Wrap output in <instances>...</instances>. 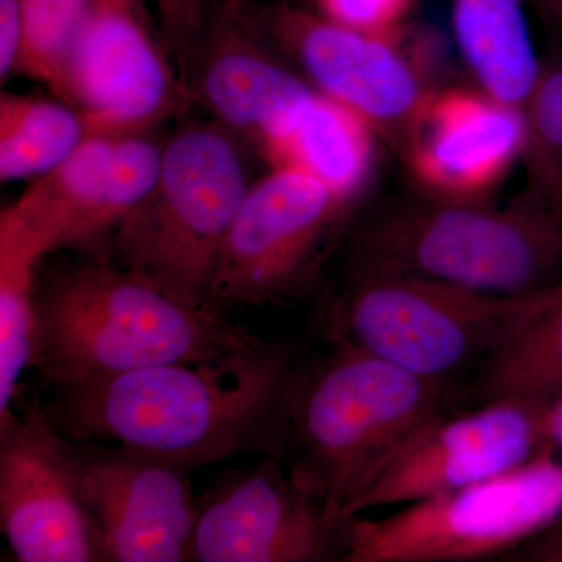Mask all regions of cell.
Returning <instances> with one entry per match:
<instances>
[{"instance_id": "cell-21", "label": "cell", "mask_w": 562, "mask_h": 562, "mask_svg": "<svg viewBox=\"0 0 562 562\" xmlns=\"http://www.w3.org/2000/svg\"><path fill=\"white\" fill-rule=\"evenodd\" d=\"M80 111L41 95L0 98V179L35 180L57 168L87 139Z\"/></svg>"}, {"instance_id": "cell-3", "label": "cell", "mask_w": 562, "mask_h": 562, "mask_svg": "<svg viewBox=\"0 0 562 562\" xmlns=\"http://www.w3.org/2000/svg\"><path fill=\"white\" fill-rule=\"evenodd\" d=\"M454 394L449 382L335 344L299 376L284 449L290 471L341 524L412 443L453 414Z\"/></svg>"}, {"instance_id": "cell-26", "label": "cell", "mask_w": 562, "mask_h": 562, "mask_svg": "<svg viewBox=\"0 0 562 562\" xmlns=\"http://www.w3.org/2000/svg\"><path fill=\"white\" fill-rule=\"evenodd\" d=\"M158 25L187 83L192 55L201 41L206 20V0H151ZM188 87V85H187Z\"/></svg>"}, {"instance_id": "cell-30", "label": "cell", "mask_w": 562, "mask_h": 562, "mask_svg": "<svg viewBox=\"0 0 562 562\" xmlns=\"http://www.w3.org/2000/svg\"><path fill=\"white\" fill-rule=\"evenodd\" d=\"M531 2L562 35V0H531Z\"/></svg>"}, {"instance_id": "cell-1", "label": "cell", "mask_w": 562, "mask_h": 562, "mask_svg": "<svg viewBox=\"0 0 562 562\" xmlns=\"http://www.w3.org/2000/svg\"><path fill=\"white\" fill-rule=\"evenodd\" d=\"M302 369L284 344L54 384L43 406L79 442H114L187 469L265 450L283 458Z\"/></svg>"}, {"instance_id": "cell-10", "label": "cell", "mask_w": 562, "mask_h": 562, "mask_svg": "<svg viewBox=\"0 0 562 562\" xmlns=\"http://www.w3.org/2000/svg\"><path fill=\"white\" fill-rule=\"evenodd\" d=\"M161 155L162 144L151 135L87 136L2 211L0 235L41 260L58 250L94 251L113 244L122 222L154 187Z\"/></svg>"}, {"instance_id": "cell-23", "label": "cell", "mask_w": 562, "mask_h": 562, "mask_svg": "<svg viewBox=\"0 0 562 562\" xmlns=\"http://www.w3.org/2000/svg\"><path fill=\"white\" fill-rule=\"evenodd\" d=\"M21 5L24 46L16 74L68 103L70 65L90 0H21Z\"/></svg>"}, {"instance_id": "cell-16", "label": "cell", "mask_w": 562, "mask_h": 562, "mask_svg": "<svg viewBox=\"0 0 562 562\" xmlns=\"http://www.w3.org/2000/svg\"><path fill=\"white\" fill-rule=\"evenodd\" d=\"M549 408L497 401L472 413L450 414L408 447L351 506L349 517L376 506L425 501L512 471L546 447Z\"/></svg>"}, {"instance_id": "cell-9", "label": "cell", "mask_w": 562, "mask_h": 562, "mask_svg": "<svg viewBox=\"0 0 562 562\" xmlns=\"http://www.w3.org/2000/svg\"><path fill=\"white\" fill-rule=\"evenodd\" d=\"M353 206L324 183L272 168L251 183L214 276V308L283 305L308 297Z\"/></svg>"}, {"instance_id": "cell-11", "label": "cell", "mask_w": 562, "mask_h": 562, "mask_svg": "<svg viewBox=\"0 0 562 562\" xmlns=\"http://www.w3.org/2000/svg\"><path fill=\"white\" fill-rule=\"evenodd\" d=\"M68 103L88 136L151 135L192 99L149 0H90L70 65Z\"/></svg>"}, {"instance_id": "cell-5", "label": "cell", "mask_w": 562, "mask_h": 562, "mask_svg": "<svg viewBox=\"0 0 562 562\" xmlns=\"http://www.w3.org/2000/svg\"><path fill=\"white\" fill-rule=\"evenodd\" d=\"M557 284L525 295L491 294L409 276L346 268L325 331L425 379L450 382L512 342L553 299Z\"/></svg>"}, {"instance_id": "cell-13", "label": "cell", "mask_w": 562, "mask_h": 562, "mask_svg": "<svg viewBox=\"0 0 562 562\" xmlns=\"http://www.w3.org/2000/svg\"><path fill=\"white\" fill-rule=\"evenodd\" d=\"M192 103L268 161L317 91L273 49L238 0L206 13L187 76Z\"/></svg>"}, {"instance_id": "cell-22", "label": "cell", "mask_w": 562, "mask_h": 562, "mask_svg": "<svg viewBox=\"0 0 562 562\" xmlns=\"http://www.w3.org/2000/svg\"><path fill=\"white\" fill-rule=\"evenodd\" d=\"M40 258L0 238V417L11 412L22 372L31 368Z\"/></svg>"}, {"instance_id": "cell-6", "label": "cell", "mask_w": 562, "mask_h": 562, "mask_svg": "<svg viewBox=\"0 0 562 562\" xmlns=\"http://www.w3.org/2000/svg\"><path fill=\"white\" fill-rule=\"evenodd\" d=\"M235 139L214 121L177 132L149 194L114 236L121 268L195 308H214L222 247L250 187Z\"/></svg>"}, {"instance_id": "cell-25", "label": "cell", "mask_w": 562, "mask_h": 562, "mask_svg": "<svg viewBox=\"0 0 562 562\" xmlns=\"http://www.w3.org/2000/svg\"><path fill=\"white\" fill-rule=\"evenodd\" d=\"M419 0H314L317 13L347 27L391 32L408 24Z\"/></svg>"}, {"instance_id": "cell-7", "label": "cell", "mask_w": 562, "mask_h": 562, "mask_svg": "<svg viewBox=\"0 0 562 562\" xmlns=\"http://www.w3.org/2000/svg\"><path fill=\"white\" fill-rule=\"evenodd\" d=\"M238 2L314 90L364 117L402 157L420 111L439 90L430 27L409 21L391 32H364L291 2Z\"/></svg>"}, {"instance_id": "cell-24", "label": "cell", "mask_w": 562, "mask_h": 562, "mask_svg": "<svg viewBox=\"0 0 562 562\" xmlns=\"http://www.w3.org/2000/svg\"><path fill=\"white\" fill-rule=\"evenodd\" d=\"M528 190L562 213V61L542 66L525 114Z\"/></svg>"}, {"instance_id": "cell-14", "label": "cell", "mask_w": 562, "mask_h": 562, "mask_svg": "<svg viewBox=\"0 0 562 562\" xmlns=\"http://www.w3.org/2000/svg\"><path fill=\"white\" fill-rule=\"evenodd\" d=\"M76 446L99 561L192 560L199 506L187 469L124 447Z\"/></svg>"}, {"instance_id": "cell-4", "label": "cell", "mask_w": 562, "mask_h": 562, "mask_svg": "<svg viewBox=\"0 0 562 562\" xmlns=\"http://www.w3.org/2000/svg\"><path fill=\"white\" fill-rule=\"evenodd\" d=\"M349 269L409 273L491 294L562 281V213L528 190L505 209L424 195L366 217L350 233Z\"/></svg>"}, {"instance_id": "cell-8", "label": "cell", "mask_w": 562, "mask_h": 562, "mask_svg": "<svg viewBox=\"0 0 562 562\" xmlns=\"http://www.w3.org/2000/svg\"><path fill=\"white\" fill-rule=\"evenodd\" d=\"M562 519V457L549 447L379 520L344 519V562H461L512 554Z\"/></svg>"}, {"instance_id": "cell-29", "label": "cell", "mask_w": 562, "mask_h": 562, "mask_svg": "<svg viewBox=\"0 0 562 562\" xmlns=\"http://www.w3.org/2000/svg\"><path fill=\"white\" fill-rule=\"evenodd\" d=\"M546 447L562 457V397L550 406L546 417Z\"/></svg>"}, {"instance_id": "cell-2", "label": "cell", "mask_w": 562, "mask_h": 562, "mask_svg": "<svg viewBox=\"0 0 562 562\" xmlns=\"http://www.w3.org/2000/svg\"><path fill=\"white\" fill-rule=\"evenodd\" d=\"M258 341L222 310L184 305L102 260L36 277L31 368L50 386L217 360Z\"/></svg>"}, {"instance_id": "cell-20", "label": "cell", "mask_w": 562, "mask_h": 562, "mask_svg": "<svg viewBox=\"0 0 562 562\" xmlns=\"http://www.w3.org/2000/svg\"><path fill=\"white\" fill-rule=\"evenodd\" d=\"M464 401H520L552 406L562 397V281L553 299L512 342L483 361Z\"/></svg>"}, {"instance_id": "cell-28", "label": "cell", "mask_w": 562, "mask_h": 562, "mask_svg": "<svg viewBox=\"0 0 562 562\" xmlns=\"http://www.w3.org/2000/svg\"><path fill=\"white\" fill-rule=\"evenodd\" d=\"M509 561L562 562V519L509 554Z\"/></svg>"}, {"instance_id": "cell-27", "label": "cell", "mask_w": 562, "mask_h": 562, "mask_svg": "<svg viewBox=\"0 0 562 562\" xmlns=\"http://www.w3.org/2000/svg\"><path fill=\"white\" fill-rule=\"evenodd\" d=\"M24 46L21 0H0V77L16 74Z\"/></svg>"}, {"instance_id": "cell-15", "label": "cell", "mask_w": 562, "mask_h": 562, "mask_svg": "<svg viewBox=\"0 0 562 562\" xmlns=\"http://www.w3.org/2000/svg\"><path fill=\"white\" fill-rule=\"evenodd\" d=\"M342 524L333 522L319 495L268 454L199 506L192 560L342 561Z\"/></svg>"}, {"instance_id": "cell-19", "label": "cell", "mask_w": 562, "mask_h": 562, "mask_svg": "<svg viewBox=\"0 0 562 562\" xmlns=\"http://www.w3.org/2000/svg\"><path fill=\"white\" fill-rule=\"evenodd\" d=\"M379 138L364 117L317 92L268 162L271 168H291L313 177L355 206L371 187Z\"/></svg>"}, {"instance_id": "cell-12", "label": "cell", "mask_w": 562, "mask_h": 562, "mask_svg": "<svg viewBox=\"0 0 562 562\" xmlns=\"http://www.w3.org/2000/svg\"><path fill=\"white\" fill-rule=\"evenodd\" d=\"M0 527L18 561H99L76 441L36 402L0 417Z\"/></svg>"}, {"instance_id": "cell-18", "label": "cell", "mask_w": 562, "mask_h": 562, "mask_svg": "<svg viewBox=\"0 0 562 562\" xmlns=\"http://www.w3.org/2000/svg\"><path fill=\"white\" fill-rule=\"evenodd\" d=\"M454 40L480 90L525 122L542 65L524 0H452Z\"/></svg>"}, {"instance_id": "cell-17", "label": "cell", "mask_w": 562, "mask_h": 562, "mask_svg": "<svg viewBox=\"0 0 562 562\" xmlns=\"http://www.w3.org/2000/svg\"><path fill=\"white\" fill-rule=\"evenodd\" d=\"M525 150L516 111L482 90L446 88L420 111L402 158L424 195L486 202Z\"/></svg>"}]
</instances>
